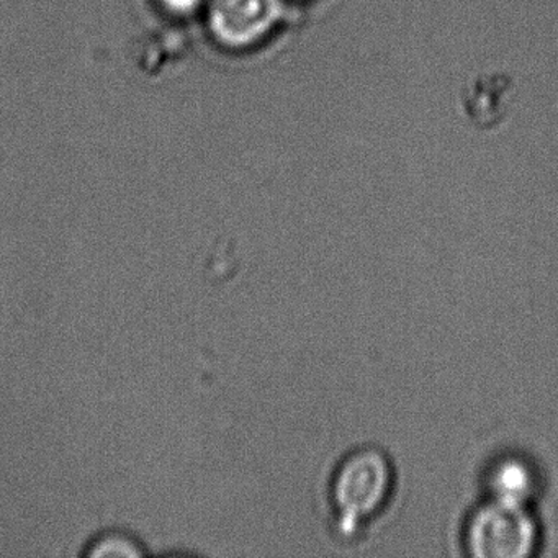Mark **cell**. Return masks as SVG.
Wrapping results in <instances>:
<instances>
[{
    "label": "cell",
    "mask_w": 558,
    "mask_h": 558,
    "mask_svg": "<svg viewBox=\"0 0 558 558\" xmlns=\"http://www.w3.org/2000/svg\"><path fill=\"white\" fill-rule=\"evenodd\" d=\"M535 544L537 527L524 505L493 499L475 511L466 529V545L475 557H527Z\"/></svg>",
    "instance_id": "obj_1"
},
{
    "label": "cell",
    "mask_w": 558,
    "mask_h": 558,
    "mask_svg": "<svg viewBox=\"0 0 558 558\" xmlns=\"http://www.w3.org/2000/svg\"><path fill=\"white\" fill-rule=\"evenodd\" d=\"M391 488V469L377 450H361L336 473L332 498L341 518L355 524L380 508Z\"/></svg>",
    "instance_id": "obj_2"
},
{
    "label": "cell",
    "mask_w": 558,
    "mask_h": 558,
    "mask_svg": "<svg viewBox=\"0 0 558 558\" xmlns=\"http://www.w3.org/2000/svg\"><path fill=\"white\" fill-rule=\"evenodd\" d=\"M280 15V0H208L211 37L233 50L263 40L276 27Z\"/></svg>",
    "instance_id": "obj_3"
},
{
    "label": "cell",
    "mask_w": 558,
    "mask_h": 558,
    "mask_svg": "<svg viewBox=\"0 0 558 558\" xmlns=\"http://www.w3.org/2000/svg\"><path fill=\"white\" fill-rule=\"evenodd\" d=\"M493 495L499 501L525 505L534 488V478L527 466L519 460H505L499 463L489 476Z\"/></svg>",
    "instance_id": "obj_4"
},
{
    "label": "cell",
    "mask_w": 558,
    "mask_h": 558,
    "mask_svg": "<svg viewBox=\"0 0 558 558\" xmlns=\"http://www.w3.org/2000/svg\"><path fill=\"white\" fill-rule=\"evenodd\" d=\"M94 557H136L142 555L138 545L125 535H106L94 544Z\"/></svg>",
    "instance_id": "obj_5"
},
{
    "label": "cell",
    "mask_w": 558,
    "mask_h": 558,
    "mask_svg": "<svg viewBox=\"0 0 558 558\" xmlns=\"http://www.w3.org/2000/svg\"><path fill=\"white\" fill-rule=\"evenodd\" d=\"M208 0H156V4L175 19H185L194 15Z\"/></svg>",
    "instance_id": "obj_6"
}]
</instances>
